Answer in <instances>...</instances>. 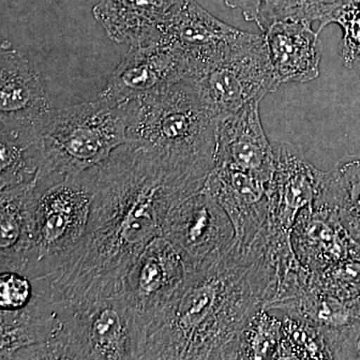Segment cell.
Instances as JSON below:
<instances>
[{"instance_id":"obj_1","label":"cell","mask_w":360,"mask_h":360,"mask_svg":"<svg viewBox=\"0 0 360 360\" xmlns=\"http://www.w3.org/2000/svg\"><path fill=\"white\" fill-rule=\"evenodd\" d=\"M85 172L92 201L84 236L30 276L54 300L72 304L122 292L142 251L162 236L170 210L201 189L160 156L129 143Z\"/></svg>"},{"instance_id":"obj_2","label":"cell","mask_w":360,"mask_h":360,"mask_svg":"<svg viewBox=\"0 0 360 360\" xmlns=\"http://www.w3.org/2000/svg\"><path fill=\"white\" fill-rule=\"evenodd\" d=\"M269 296L264 265L233 243L189 270L151 322L142 359H236L243 328Z\"/></svg>"},{"instance_id":"obj_3","label":"cell","mask_w":360,"mask_h":360,"mask_svg":"<svg viewBox=\"0 0 360 360\" xmlns=\"http://www.w3.org/2000/svg\"><path fill=\"white\" fill-rule=\"evenodd\" d=\"M129 143L201 187L214 167L217 120L188 78L129 101Z\"/></svg>"},{"instance_id":"obj_4","label":"cell","mask_w":360,"mask_h":360,"mask_svg":"<svg viewBox=\"0 0 360 360\" xmlns=\"http://www.w3.org/2000/svg\"><path fill=\"white\" fill-rule=\"evenodd\" d=\"M72 305L58 335L20 349L13 359H142L150 321L123 292Z\"/></svg>"},{"instance_id":"obj_5","label":"cell","mask_w":360,"mask_h":360,"mask_svg":"<svg viewBox=\"0 0 360 360\" xmlns=\"http://www.w3.org/2000/svg\"><path fill=\"white\" fill-rule=\"evenodd\" d=\"M129 103L98 98L49 111L42 123L44 160L37 180L75 176L129 143Z\"/></svg>"},{"instance_id":"obj_6","label":"cell","mask_w":360,"mask_h":360,"mask_svg":"<svg viewBox=\"0 0 360 360\" xmlns=\"http://www.w3.org/2000/svg\"><path fill=\"white\" fill-rule=\"evenodd\" d=\"M34 241L32 262L22 274L68 255L84 236L92 193L86 172L68 177L37 180Z\"/></svg>"},{"instance_id":"obj_7","label":"cell","mask_w":360,"mask_h":360,"mask_svg":"<svg viewBox=\"0 0 360 360\" xmlns=\"http://www.w3.org/2000/svg\"><path fill=\"white\" fill-rule=\"evenodd\" d=\"M262 37V34L226 25L195 0H179L161 26L156 41L167 44L179 54L187 66L189 77L232 58Z\"/></svg>"},{"instance_id":"obj_8","label":"cell","mask_w":360,"mask_h":360,"mask_svg":"<svg viewBox=\"0 0 360 360\" xmlns=\"http://www.w3.org/2000/svg\"><path fill=\"white\" fill-rule=\"evenodd\" d=\"M215 120L276 91L277 82L264 34L245 51L187 77Z\"/></svg>"},{"instance_id":"obj_9","label":"cell","mask_w":360,"mask_h":360,"mask_svg":"<svg viewBox=\"0 0 360 360\" xmlns=\"http://www.w3.org/2000/svg\"><path fill=\"white\" fill-rule=\"evenodd\" d=\"M162 236L179 251L188 271L231 250L236 239L229 215L203 189L179 201L170 210Z\"/></svg>"},{"instance_id":"obj_10","label":"cell","mask_w":360,"mask_h":360,"mask_svg":"<svg viewBox=\"0 0 360 360\" xmlns=\"http://www.w3.org/2000/svg\"><path fill=\"white\" fill-rule=\"evenodd\" d=\"M187 75L186 63L167 44L155 41L131 46L98 97L116 103H129L167 89Z\"/></svg>"},{"instance_id":"obj_11","label":"cell","mask_w":360,"mask_h":360,"mask_svg":"<svg viewBox=\"0 0 360 360\" xmlns=\"http://www.w3.org/2000/svg\"><path fill=\"white\" fill-rule=\"evenodd\" d=\"M187 274L188 269L179 251L167 238L160 236L137 258L122 292L151 323L179 290Z\"/></svg>"},{"instance_id":"obj_12","label":"cell","mask_w":360,"mask_h":360,"mask_svg":"<svg viewBox=\"0 0 360 360\" xmlns=\"http://www.w3.org/2000/svg\"><path fill=\"white\" fill-rule=\"evenodd\" d=\"M326 174L307 160L300 146L279 144L274 149V172L269 184L267 224L291 233L300 212L314 205Z\"/></svg>"},{"instance_id":"obj_13","label":"cell","mask_w":360,"mask_h":360,"mask_svg":"<svg viewBox=\"0 0 360 360\" xmlns=\"http://www.w3.org/2000/svg\"><path fill=\"white\" fill-rule=\"evenodd\" d=\"M260 101H252L217 122L214 167H226L269 184L274 172V148L265 135Z\"/></svg>"},{"instance_id":"obj_14","label":"cell","mask_w":360,"mask_h":360,"mask_svg":"<svg viewBox=\"0 0 360 360\" xmlns=\"http://www.w3.org/2000/svg\"><path fill=\"white\" fill-rule=\"evenodd\" d=\"M269 184L253 175L226 167H213L203 191L212 195L231 219L234 243L246 251L269 219Z\"/></svg>"},{"instance_id":"obj_15","label":"cell","mask_w":360,"mask_h":360,"mask_svg":"<svg viewBox=\"0 0 360 360\" xmlns=\"http://www.w3.org/2000/svg\"><path fill=\"white\" fill-rule=\"evenodd\" d=\"M49 108L44 82L35 66L7 41L0 49V127L41 129Z\"/></svg>"},{"instance_id":"obj_16","label":"cell","mask_w":360,"mask_h":360,"mask_svg":"<svg viewBox=\"0 0 360 360\" xmlns=\"http://www.w3.org/2000/svg\"><path fill=\"white\" fill-rule=\"evenodd\" d=\"M312 23L277 20L262 32L279 85L311 82L321 72V44Z\"/></svg>"},{"instance_id":"obj_17","label":"cell","mask_w":360,"mask_h":360,"mask_svg":"<svg viewBox=\"0 0 360 360\" xmlns=\"http://www.w3.org/2000/svg\"><path fill=\"white\" fill-rule=\"evenodd\" d=\"M72 307L33 286L32 300L26 307L0 311V359H13L20 349L41 345L58 335Z\"/></svg>"},{"instance_id":"obj_18","label":"cell","mask_w":360,"mask_h":360,"mask_svg":"<svg viewBox=\"0 0 360 360\" xmlns=\"http://www.w3.org/2000/svg\"><path fill=\"white\" fill-rule=\"evenodd\" d=\"M37 181L0 193V271L23 274L32 262Z\"/></svg>"},{"instance_id":"obj_19","label":"cell","mask_w":360,"mask_h":360,"mask_svg":"<svg viewBox=\"0 0 360 360\" xmlns=\"http://www.w3.org/2000/svg\"><path fill=\"white\" fill-rule=\"evenodd\" d=\"M179 0H98L94 18L112 41L131 46L153 44Z\"/></svg>"},{"instance_id":"obj_20","label":"cell","mask_w":360,"mask_h":360,"mask_svg":"<svg viewBox=\"0 0 360 360\" xmlns=\"http://www.w3.org/2000/svg\"><path fill=\"white\" fill-rule=\"evenodd\" d=\"M39 129L0 127V188L37 179L44 160Z\"/></svg>"},{"instance_id":"obj_21","label":"cell","mask_w":360,"mask_h":360,"mask_svg":"<svg viewBox=\"0 0 360 360\" xmlns=\"http://www.w3.org/2000/svg\"><path fill=\"white\" fill-rule=\"evenodd\" d=\"M312 207L333 213L360 246V158L326 172L321 193Z\"/></svg>"},{"instance_id":"obj_22","label":"cell","mask_w":360,"mask_h":360,"mask_svg":"<svg viewBox=\"0 0 360 360\" xmlns=\"http://www.w3.org/2000/svg\"><path fill=\"white\" fill-rule=\"evenodd\" d=\"M283 321L262 307L246 323L239 338L236 359H278Z\"/></svg>"},{"instance_id":"obj_23","label":"cell","mask_w":360,"mask_h":360,"mask_svg":"<svg viewBox=\"0 0 360 360\" xmlns=\"http://www.w3.org/2000/svg\"><path fill=\"white\" fill-rule=\"evenodd\" d=\"M333 359L321 329L302 317L288 314L281 326L278 359Z\"/></svg>"},{"instance_id":"obj_24","label":"cell","mask_w":360,"mask_h":360,"mask_svg":"<svg viewBox=\"0 0 360 360\" xmlns=\"http://www.w3.org/2000/svg\"><path fill=\"white\" fill-rule=\"evenodd\" d=\"M345 0H265L257 25L262 32L277 20L319 21L317 32L326 27L328 18Z\"/></svg>"},{"instance_id":"obj_25","label":"cell","mask_w":360,"mask_h":360,"mask_svg":"<svg viewBox=\"0 0 360 360\" xmlns=\"http://www.w3.org/2000/svg\"><path fill=\"white\" fill-rule=\"evenodd\" d=\"M333 23L342 30L343 63L348 68L360 66V0H345L328 18L326 26Z\"/></svg>"},{"instance_id":"obj_26","label":"cell","mask_w":360,"mask_h":360,"mask_svg":"<svg viewBox=\"0 0 360 360\" xmlns=\"http://www.w3.org/2000/svg\"><path fill=\"white\" fill-rule=\"evenodd\" d=\"M33 284L30 277L15 271L0 274V307L1 310H18L30 303Z\"/></svg>"},{"instance_id":"obj_27","label":"cell","mask_w":360,"mask_h":360,"mask_svg":"<svg viewBox=\"0 0 360 360\" xmlns=\"http://www.w3.org/2000/svg\"><path fill=\"white\" fill-rule=\"evenodd\" d=\"M265 0H224L226 6L239 9L246 21L257 22L262 7Z\"/></svg>"},{"instance_id":"obj_28","label":"cell","mask_w":360,"mask_h":360,"mask_svg":"<svg viewBox=\"0 0 360 360\" xmlns=\"http://www.w3.org/2000/svg\"><path fill=\"white\" fill-rule=\"evenodd\" d=\"M355 359H360V340L359 342V347H357L356 354H355Z\"/></svg>"}]
</instances>
